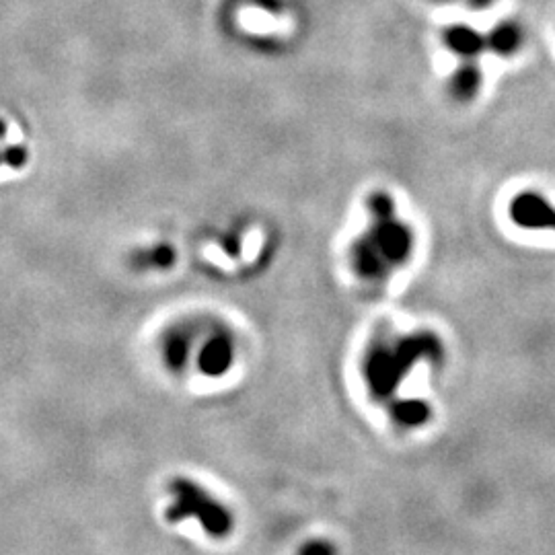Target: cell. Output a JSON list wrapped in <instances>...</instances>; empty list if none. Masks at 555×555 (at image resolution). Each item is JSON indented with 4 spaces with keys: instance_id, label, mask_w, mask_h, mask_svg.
I'll return each instance as SVG.
<instances>
[{
    "instance_id": "obj_1",
    "label": "cell",
    "mask_w": 555,
    "mask_h": 555,
    "mask_svg": "<svg viewBox=\"0 0 555 555\" xmlns=\"http://www.w3.org/2000/svg\"><path fill=\"white\" fill-rule=\"evenodd\" d=\"M370 210H373V227L356 243L354 262L362 278L375 280L385 278L410 257L414 239L410 229L395 218V208L389 196H373Z\"/></svg>"
},
{
    "instance_id": "obj_2",
    "label": "cell",
    "mask_w": 555,
    "mask_h": 555,
    "mask_svg": "<svg viewBox=\"0 0 555 555\" xmlns=\"http://www.w3.org/2000/svg\"><path fill=\"white\" fill-rule=\"evenodd\" d=\"M171 504L167 508V521L181 523L196 518L202 529L212 537H225L233 529V514L225 504L212 498L192 479H175L171 484Z\"/></svg>"
},
{
    "instance_id": "obj_3",
    "label": "cell",
    "mask_w": 555,
    "mask_h": 555,
    "mask_svg": "<svg viewBox=\"0 0 555 555\" xmlns=\"http://www.w3.org/2000/svg\"><path fill=\"white\" fill-rule=\"evenodd\" d=\"M438 340L430 336H420L405 340L395 350H381L373 358L368 360L366 366V377L368 383L373 385V391L377 395H387L391 389L399 383L403 373L410 368L418 358L422 356H434L438 350Z\"/></svg>"
},
{
    "instance_id": "obj_4",
    "label": "cell",
    "mask_w": 555,
    "mask_h": 555,
    "mask_svg": "<svg viewBox=\"0 0 555 555\" xmlns=\"http://www.w3.org/2000/svg\"><path fill=\"white\" fill-rule=\"evenodd\" d=\"M508 214L521 229L555 231V206L537 192H523L512 198Z\"/></svg>"
},
{
    "instance_id": "obj_5",
    "label": "cell",
    "mask_w": 555,
    "mask_h": 555,
    "mask_svg": "<svg viewBox=\"0 0 555 555\" xmlns=\"http://www.w3.org/2000/svg\"><path fill=\"white\" fill-rule=\"evenodd\" d=\"M444 46H447L455 56H459L463 62L473 64L479 54L492 50V40H490V33H479L467 25H455V27H449L447 33H444Z\"/></svg>"
},
{
    "instance_id": "obj_6",
    "label": "cell",
    "mask_w": 555,
    "mask_h": 555,
    "mask_svg": "<svg viewBox=\"0 0 555 555\" xmlns=\"http://www.w3.org/2000/svg\"><path fill=\"white\" fill-rule=\"evenodd\" d=\"M235 360V346L227 333H216L212 336L198 358L200 370L208 377H222L233 366Z\"/></svg>"
},
{
    "instance_id": "obj_7",
    "label": "cell",
    "mask_w": 555,
    "mask_h": 555,
    "mask_svg": "<svg viewBox=\"0 0 555 555\" xmlns=\"http://www.w3.org/2000/svg\"><path fill=\"white\" fill-rule=\"evenodd\" d=\"M479 83H481V74L479 70L475 68V64H469V62H463V66L455 72V77H453V85H451V91L457 99H471L475 97L477 89H479Z\"/></svg>"
},
{
    "instance_id": "obj_8",
    "label": "cell",
    "mask_w": 555,
    "mask_h": 555,
    "mask_svg": "<svg viewBox=\"0 0 555 555\" xmlns=\"http://www.w3.org/2000/svg\"><path fill=\"white\" fill-rule=\"evenodd\" d=\"M430 416V407L424 401L412 399V401H401L393 407V418L401 426H418L424 424Z\"/></svg>"
},
{
    "instance_id": "obj_9",
    "label": "cell",
    "mask_w": 555,
    "mask_h": 555,
    "mask_svg": "<svg viewBox=\"0 0 555 555\" xmlns=\"http://www.w3.org/2000/svg\"><path fill=\"white\" fill-rule=\"evenodd\" d=\"M175 253L167 245L153 247L151 251L136 253V262L140 268H167L173 264Z\"/></svg>"
},
{
    "instance_id": "obj_10",
    "label": "cell",
    "mask_w": 555,
    "mask_h": 555,
    "mask_svg": "<svg viewBox=\"0 0 555 555\" xmlns=\"http://www.w3.org/2000/svg\"><path fill=\"white\" fill-rule=\"evenodd\" d=\"M3 155H5V165H9L13 169L25 167L27 159H29V153H27L25 146H7Z\"/></svg>"
},
{
    "instance_id": "obj_11",
    "label": "cell",
    "mask_w": 555,
    "mask_h": 555,
    "mask_svg": "<svg viewBox=\"0 0 555 555\" xmlns=\"http://www.w3.org/2000/svg\"><path fill=\"white\" fill-rule=\"evenodd\" d=\"M451 3H465L469 7H488L492 0H451Z\"/></svg>"
},
{
    "instance_id": "obj_12",
    "label": "cell",
    "mask_w": 555,
    "mask_h": 555,
    "mask_svg": "<svg viewBox=\"0 0 555 555\" xmlns=\"http://www.w3.org/2000/svg\"><path fill=\"white\" fill-rule=\"evenodd\" d=\"M5 136H7V124H5L3 120H0V142L5 140Z\"/></svg>"
},
{
    "instance_id": "obj_13",
    "label": "cell",
    "mask_w": 555,
    "mask_h": 555,
    "mask_svg": "<svg viewBox=\"0 0 555 555\" xmlns=\"http://www.w3.org/2000/svg\"><path fill=\"white\" fill-rule=\"evenodd\" d=\"M0 165H5V155H3V151H0Z\"/></svg>"
}]
</instances>
